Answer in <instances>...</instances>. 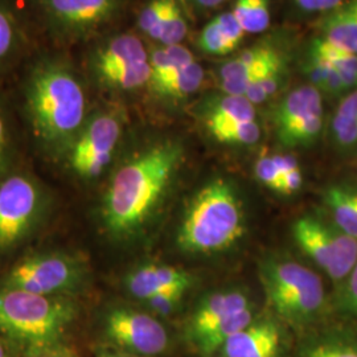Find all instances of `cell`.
<instances>
[{
	"label": "cell",
	"mask_w": 357,
	"mask_h": 357,
	"mask_svg": "<svg viewBox=\"0 0 357 357\" xmlns=\"http://www.w3.org/2000/svg\"><path fill=\"white\" fill-rule=\"evenodd\" d=\"M86 78L60 53L40 54L26 66L23 97L32 131L43 147L64 155L85 125L88 113Z\"/></svg>",
	"instance_id": "cell-1"
},
{
	"label": "cell",
	"mask_w": 357,
	"mask_h": 357,
	"mask_svg": "<svg viewBox=\"0 0 357 357\" xmlns=\"http://www.w3.org/2000/svg\"><path fill=\"white\" fill-rule=\"evenodd\" d=\"M183 153L178 142H156L116 169L101 211L103 225L113 237L128 240L150 224L178 175Z\"/></svg>",
	"instance_id": "cell-2"
},
{
	"label": "cell",
	"mask_w": 357,
	"mask_h": 357,
	"mask_svg": "<svg viewBox=\"0 0 357 357\" xmlns=\"http://www.w3.org/2000/svg\"><path fill=\"white\" fill-rule=\"evenodd\" d=\"M76 315L75 302L65 296L0 289V335L28 356L44 357L57 349Z\"/></svg>",
	"instance_id": "cell-3"
},
{
	"label": "cell",
	"mask_w": 357,
	"mask_h": 357,
	"mask_svg": "<svg viewBox=\"0 0 357 357\" xmlns=\"http://www.w3.org/2000/svg\"><path fill=\"white\" fill-rule=\"evenodd\" d=\"M245 233L243 205L233 185L215 178L193 196L178 231V248L193 255L229 249Z\"/></svg>",
	"instance_id": "cell-4"
},
{
	"label": "cell",
	"mask_w": 357,
	"mask_h": 357,
	"mask_svg": "<svg viewBox=\"0 0 357 357\" xmlns=\"http://www.w3.org/2000/svg\"><path fill=\"white\" fill-rule=\"evenodd\" d=\"M82 73L88 82L109 93L147 89L151 75L150 48L132 32L97 36L85 53Z\"/></svg>",
	"instance_id": "cell-5"
},
{
	"label": "cell",
	"mask_w": 357,
	"mask_h": 357,
	"mask_svg": "<svg viewBox=\"0 0 357 357\" xmlns=\"http://www.w3.org/2000/svg\"><path fill=\"white\" fill-rule=\"evenodd\" d=\"M259 278L268 303L294 323L315 318L324 307L326 294L317 273L289 259H268L259 268Z\"/></svg>",
	"instance_id": "cell-6"
},
{
	"label": "cell",
	"mask_w": 357,
	"mask_h": 357,
	"mask_svg": "<svg viewBox=\"0 0 357 357\" xmlns=\"http://www.w3.org/2000/svg\"><path fill=\"white\" fill-rule=\"evenodd\" d=\"M125 7L126 0H35L43 26L63 45L97 38Z\"/></svg>",
	"instance_id": "cell-7"
},
{
	"label": "cell",
	"mask_w": 357,
	"mask_h": 357,
	"mask_svg": "<svg viewBox=\"0 0 357 357\" xmlns=\"http://www.w3.org/2000/svg\"><path fill=\"white\" fill-rule=\"evenodd\" d=\"M122 132V118L114 110H100L89 114L63 155L66 165L81 178H98L112 163Z\"/></svg>",
	"instance_id": "cell-8"
},
{
	"label": "cell",
	"mask_w": 357,
	"mask_h": 357,
	"mask_svg": "<svg viewBox=\"0 0 357 357\" xmlns=\"http://www.w3.org/2000/svg\"><path fill=\"white\" fill-rule=\"evenodd\" d=\"M85 280L84 265L72 255L48 253L28 257L13 266L4 280L8 289L64 296L75 293Z\"/></svg>",
	"instance_id": "cell-9"
},
{
	"label": "cell",
	"mask_w": 357,
	"mask_h": 357,
	"mask_svg": "<svg viewBox=\"0 0 357 357\" xmlns=\"http://www.w3.org/2000/svg\"><path fill=\"white\" fill-rule=\"evenodd\" d=\"M323 94L307 84L289 91L273 113L275 137L286 149H305L319 139L324 126Z\"/></svg>",
	"instance_id": "cell-10"
},
{
	"label": "cell",
	"mask_w": 357,
	"mask_h": 357,
	"mask_svg": "<svg viewBox=\"0 0 357 357\" xmlns=\"http://www.w3.org/2000/svg\"><path fill=\"white\" fill-rule=\"evenodd\" d=\"M105 332L114 344L144 356L163 354L169 343L166 327L159 320L122 307L106 315Z\"/></svg>",
	"instance_id": "cell-11"
},
{
	"label": "cell",
	"mask_w": 357,
	"mask_h": 357,
	"mask_svg": "<svg viewBox=\"0 0 357 357\" xmlns=\"http://www.w3.org/2000/svg\"><path fill=\"white\" fill-rule=\"evenodd\" d=\"M40 197L31 178L15 175L0 184V248L19 243L38 216Z\"/></svg>",
	"instance_id": "cell-12"
},
{
	"label": "cell",
	"mask_w": 357,
	"mask_h": 357,
	"mask_svg": "<svg viewBox=\"0 0 357 357\" xmlns=\"http://www.w3.org/2000/svg\"><path fill=\"white\" fill-rule=\"evenodd\" d=\"M282 60H284V56L281 50L271 43H258L248 47L218 68L220 90L227 94L243 96L255 79Z\"/></svg>",
	"instance_id": "cell-13"
},
{
	"label": "cell",
	"mask_w": 357,
	"mask_h": 357,
	"mask_svg": "<svg viewBox=\"0 0 357 357\" xmlns=\"http://www.w3.org/2000/svg\"><path fill=\"white\" fill-rule=\"evenodd\" d=\"M137 26L139 36L160 47L178 45L188 35L187 17L178 0H146Z\"/></svg>",
	"instance_id": "cell-14"
},
{
	"label": "cell",
	"mask_w": 357,
	"mask_h": 357,
	"mask_svg": "<svg viewBox=\"0 0 357 357\" xmlns=\"http://www.w3.org/2000/svg\"><path fill=\"white\" fill-rule=\"evenodd\" d=\"M293 236L298 246L333 281H344L348 278V273L333 248L326 221L310 215L299 217L294 222Z\"/></svg>",
	"instance_id": "cell-15"
},
{
	"label": "cell",
	"mask_w": 357,
	"mask_h": 357,
	"mask_svg": "<svg viewBox=\"0 0 357 357\" xmlns=\"http://www.w3.org/2000/svg\"><path fill=\"white\" fill-rule=\"evenodd\" d=\"M192 283L193 277L188 271L160 264L143 265L132 270L126 278L128 293L141 301L165 291L187 293Z\"/></svg>",
	"instance_id": "cell-16"
},
{
	"label": "cell",
	"mask_w": 357,
	"mask_h": 357,
	"mask_svg": "<svg viewBox=\"0 0 357 357\" xmlns=\"http://www.w3.org/2000/svg\"><path fill=\"white\" fill-rule=\"evenodd\" d=\"M281 331L268 319L252 321L233 335L221 348L225 357H278L281 351Z\"/></svg>",
	"instance_id": "cell-17"
},
{
	"label": "cell",
	"mask_w": 357,
	"mask_h": 357,
	"mask_svg": "<svg viewBox=\"0 0 357 357\" xmlns=\"http://www.w3.org/2000/svg\"><path fill=\"white\" fill-rule=\"evenodd\" d=\"M250 307L246 294L238 290L220 291L206 296L192 315L188 333L195 343L231 314Z\"/></svg>",
	"instance_id": "cell-18"
},
{
	"label": "cell",
	"mask_w": 357,
	"mask_h": 357,
	"mask_svg": "<svg viewBox=\"0 0 357 357\" xmlns=\"http://www.w3.org/2000/svg\"><path fill=\"white\" fill-rule=\"evenodd\" d=\"M205 70L197 60L149 82L147 91L155 100L165 103H178L188 100L203 86Z\"/></svg>",
	"instance_id": "cell-19"
},
{
	"label": "cell",
	"mask_w": 357,
	"mask_h": 357,
	"mask_svg": "<svg viewBox=\"0 0 357 357\" xmlns=\"http://www.w3.org/2000/svg\"><path fill=\"white\" fill-rule=\"evenodd\" d=\"M245 35L231 11L221 13L203 26L197 36V47L205 54L225 57L240 47Z\"/></svg>",
	"instance_id": "cell-20"
},
{
	"label": "cell",
	"mask_w": 357,
	"mask_h": 357,
	"mask_svg": "<svg viewBox=\"0 0 357 357\" xmlns=\"http://www.w3.org/2000/svg\"><path fill=\"white\" fill-rule=\"evenodd\" d=\"M317 35L357 56V0L320 16Z\"/></svg>",
	"instance_id": "cell-21"
},
{
	"label": "cell",
	"mask_w": 357,
	"mask_h": 357,
	"mask_svg": "<svg viewBox=\"0 0 357 357\" xmlns=\"http://www.w3.org/2000/svg\"><path fill=\"white\" fill-rule=\"evenodd\" d=\"M199 115L204 123H225L257 121L255 106L243 96H233L220 91L208 94L199 106Z\"/></svg>",
	"instance_id": "cell-22"
},
{
	"label": "cell",
	"mask_w": 357,
	"mask_h": 357,
	"mask_svg": "<svg viewBox=\"0 0 357 357\" xmlns=\"http://www.w3.org/2000/svg\"><path fill=\"white\" fill-rule=\"evenodd\" d=\"M301 68L308 84L319 90L323 96L342 98L349 93L340 75L323 57L307 47L301 60Z\"/></svg>",
	"instance_id": "cell-23"
},
{
	"label": "cell",
	"mask_w": 357,
	"mask_h": 357,
	"mask_svg": "<svg viewBox=\"0 0 357 357\" xmlns=\"http://www.w3.org/2000/svg\"><path fill=\"white\" fill-rule=\"evenodd\" d=\"M24 48V33L8 0H0V72L10 68Z\"/></svg>",
	"instance_id": "cell-24"
},
{
	"label": "cell",
	"mask_w": 357,
	"mask_h": 357,
	"mask_svg": "<svg viewBox=\"0 0 357 357\" xmlns=\"http://www.w3.org/2000/svg\"><path fill=\"white\" fill-rule=\"evenodd\" d=\"M308 50L323 57L340 75L348 91L357 89V56L342 50L330 41L315 35L306 45Z\"/></svg>",
	"instance_id": "cell-25"
},
{
	"label": "cell",
	"mask_w": 357,
	"mask_h": 357,
	"mask_svg": "<svg viewBox=\"0 0 357 357\" xmlns=\"http://www.w3.org/2000/svg\"><path fill=\"white\" fill-rule=\"evenodd\" d=\"M331 132L339 149L351 150L357 147V89L342 97L332 116Z\"/></svg>",
	"instance_id": "cell-26"
},
{
	"label": "cell",
	"mask_w": 357,
	"mask_h": 357,
	"mask_svg": "<svg viewBox=\"0 0 357 357\" xmlns=\"http://www.w3.org/2000/svg\"><path fill=\"white\" fill-rule=\"evenodd\" d=\"M253 321L252 306L231 314L195 342L203 355H211L221 349L233 335L241 331Z\"/></svg>",
	"instance_id": "cell-27"
},
{
	"label": "cell",
	"mask_w": 357,
	"mask_h": 357,
	"mask_svg": "<svg viewBox=\"0 0 357 357\" xmlns=\"http://www.w3.org/2000/svg\"><path fill=\"white\" fill-rule=\"evenodd\" d=\"M324 203L330 208L333 224L357 238V206L351 200L345 185H331L324 191Z\"/></svg>",
	"instance_id": "cell-28"
},
{
	"label": "cell",
	"mask_w": 357,
	"mask_h": 357,
	"mask_svg": "<svg viewBox=\"0 0 357 357\" xmlns=\"http://www.w3.org/2000/svg\"><path fill=\"white\" fill-rule=\"evenodd\" d=\"M231 13L245 33H262L271 23L270 0H236Z\"/></svg>",
	"instance_id": "cell-29"
},
{
	"label": "cell",
	"mask_w": 357,
	"mask_h": 357,
	"mask_svg": "<svg viewBox=\"0 0 357 357\" xmlns=\"http://www.w3.org/2000/svg\"><path fill=\"white\" fill-rule=\"evenodd\" d=\"M205 128L215 141L224 144L252 146L261 139V126L257 121L215 123Z\"/></svg>",
	"instance_id": "cell-30"
},
{
	"label": "cell",
	"mask_w": 357,
	"mask_h": 357,
	"mask_svg": "<svg viewBox=\"0 0 357 357\" xmlns=\"http://www.w3.org/2000/svg\"><path fill=\"white\" fill-rule=\"evenodd\" d=\"M287 76L286 60L271 66L266 73H264L258 79L246 89L243 97H246L253 105L266 102L274 97L284 84Z\"/></svg>",
	"instance_id": "cell-31"
},
{
	"label": "cell",
	"mask_w": 357,
	"mask_h": 357,
	"mask_svg": "<svg viewBox=\"0 0 357 357\" xmlns=\"http://www.w3.org/2000/svg\"><path fill=\"white\" fill-rule=\"evenodd\" d=\"M274 159L278 165L282 175L283 195H294L301 191L303 185V174L298 160L290 153H275Z\"/></svg>",
	"instance_id": "cell-32"
},
{
	"label": "cell",
	"mask_w": 357,
	"mask_h": 357,
	"mask_svg": "<svg viewBox=\"0 0 357 357\" xmlns=\"http://www.w3.org/2000/svg\"><path fill=\"white\" fill-rule=\"evenodd\" d=\"M257 180L271 191L282 192V176L274 155L261 156L255 167Z\"/></svg>",
	"instance_id": "cell-33"
},
{
	"label": "cell",
	"mask_w": 357,
	"mask_h": 357,
	"mask_svg": "<svg viewBox=\"0 0 357 357\" xmlns=\"http://www.w3.org/2000/svg\"><path fill=\"white\" fill-rule=\"evenodd\" d=\"M305 357H357V343L345 339H335L314 347Z\"/></svg>",
	"instance_id": "cell-34"
},
{
	"label": "cell",
	"mask_w": 357,
	"mask_h": 357,
	"mask_svg": "<svg viewBox=\"0 0 357 357\" xmlns=\"http://www.w3.org/2000/svg\"><path fill=\"white\" fill-rule=\"evenodd\" d=\"M184 294L185 293H183V291H165V293L153 295L143 302L150 307V310L155 314L167 317V315L174 314L178 310Z\"/></svg>",
	"instance_id": "cell-35"
},
{
	"label": "cell",
	"mask_w": 357,
	"mask_h": 357,
	"mask_svg": "<svg viewBox=\"0 0 357 357\" xmlns=\"http://www.w3.org/2000/svg\"><path fill=\"white\" fill-rule=\"evenodd\" d=\"M348 0H293L295 8L305 15H326L343 6Z\"/></svg>",
	"instance_id": "cell-36"
},
{
	"label": "cell",
	"mask_w": 357,
	"mask_h": 357,
	"mask_svg": "<svg viewBox=\"0 0 357 357\" xmlns=\"http://www.w3.org/2000/svg\"><path fill=\"white\" fill-rule=\"evenodd\" d=\"M344 299L348 310L357 317V264L347 278Z\"/></svg>",
	"instance_id": "cell-37"
},
{
	"label": "cell",
	"mask_w": 357,
	"mask_h": 357,
	"mask_svg": "<svg viewBox=\"0 0 357 357\" xmlns=\"http://www.w3.org/2000/svg\"><path fill=\"white\" fill-rule=\"evenodd\" d=\"M10 146V125L7 116L0 106V168L4 163V159L8 153Z\"/></svg>",
	"instance_id": "cell-38"
},
{
	"label": "cell",
	"mask_w": 357,
	"mask_h": 357,
	"mask_svg": "<svg viewBox=\"0 0 357 357\" xmlns=\"http://www.w3.org/2000/svg\"><path fill=\"white\" fill-rule=\"evenodd\" d=\"M185 1L187 4L191 6L192 8L197 11H206L221 6L225 0H185Z\"/></svg>",
	"instance_id": "cell-39"
},
{
	"label": "cell",
	"mask_w": 357,
	"mask_h": 357,
	"mask_svg": "<svg viewBox=\"0 0 357 357\" xmlns=\"http://www.w3.org/2000/svg\"><path fill=\"white\" fill-rule=\"evenodd\" d=\"M345 190L348 192V195H349L351 200L354 202V204L357 206V188H354V187H345Z\"/></svg>",
	"instance_id": "cell-40"
},
{
	"label": "cell",
	"mask_w": 357,
	"mask_h": 357,
	"mask_svg": "<svg viewBox=\"0 0 357 357\" xmlns=\"http://www.w3.org/2000/svg\"><path fill=\"white\" fill-rule=\"evenodd\" d=\"M0 357H10L8 356V352L6 349V347L0 343Z\"/></svg>",
	"instance_id": "cell-41"
},
{
	"label": "cell",
	"mask_w": 357,
	"mask_h": 357,
	"mask_svg": "<svg viewBox=\"0 0 357 357\" xmlns=\"http://www.w3.org/2000/svg\"><path fill=\"white\" fill-rule=\"evenodd\" d=\"M102 357H122V356H113V355H105V356Z\"/></svg>",
	"instance_id": "cell-42"
},
{
	"label": "cell",
	"mask_w": 357,
	"mask_h": 357,
	"mask_svg": "<svg viewBox=\"0 0 357 357\" xmlns=\"http://www.w3.org/2000/svg\"><path fill=\"white\" fill-rule=\"evenodd\" d=\"M44 357H52V356H44Z\"/></svg>",
	"instance_id": "cell-43"
}]
</instances>
